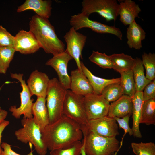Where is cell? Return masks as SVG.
Returning <instances> with one entry per match:
<instances>
[{
	"instance_id": "836d02e7",
	"label": "cell",
	"mask_w": 155,
	"mask_h": 155,
	"mask_svg": "<svg viewBox=\"0 0 155 155\" xmlns=\"http://www.w3.org/2000/svg\"><path fill=\"white\" fill-rule=\"evenodd\" d=\"M15 36L12 35L2 25H0V47H14Z\"/></svg>"
},
{
	"instance_id": "f1b7e54d",
	"label": "cell",
	"mask_w": 155,
	"mask_h": 155,
	"mask_svg": "<svg viewBox=\"0 0 155 155\" xmlns=\"http://www.w3.org/2000/svg\"><path fill=\"white\" fill-rule=\"evenodd\" d=\"M15 52L12 47H0V74H6Z\"/></svg>"
},
{
	"instance_id": "4dcf8cb0",
	"label": "cell",
	"mask_w": 155,
	"mask_h": 155,
	"mask_svg": "<svg viewBox=\"0 0 155 155\" xmlns=\"http://www.w3.org/2000/svg\"><path fill=\"white\" fill-rule=\"evenodd\" d=\"M90 61L103 69H113V65L109 55L93 51L89 57Z\"/></svg>"
},
{
	"instance_id": "8992f818",
	"label": "cell",
	"mask_w": 155,
	"mask_h": 155,
	"mask_svg": "<svg viewBox=\"0 0 155 155\" xmlns=\"http://www.w3.org/2000/svg\"><path fill=\"white\" fill-rule=\"evenodd\" d=\"M81 12L89 16L97 13L106 21H115L119 16V5L116 0H84Z\"/></svg>"
},
{
	"instance_id": "30bf717a",
	"label": "cell",
	"mask_w": 155,
	"mask_h": 155,
	"mask_svg": "<svg viewBox=\"0 0 155 155\" xmlns=\"http://www.w3.org/2000/svg\"><path fill=\"white\" fill-rule=\"evenodd\" d=\"M84 104L88 120L107 116L110 104L101 94L93 93L84 96Z\"/></svg>"
},
{
	"instance_id": "d590c367",
	"label": "cell",
	"mask_w": 155,
	"mask_h": 155,
	"mask_svg": "<svg viewBox=\"0 0 155 155\" xmlns=\"http://www.w3.org/2000/svg\"><path fill=\"white\" fill-rule=\"evenodd\" d=\"M144 90L143 97L144 101L155 98V79L148 84Z\"/></svg>"
},
{
	"instance_id": "cb8c5ba5",
	"label": "cell",
	"mask_w": 155,
	"mask_h": 155,
	"mask_svg": "<svg viewBox=\"0 0 155 155\" xmlns=\"http://www.w3.org/2000/svg\"><path fill=\"white\" fill-rule=\"evenodd\" d=\"M109 56L113 64V69L120 74L132 70L135 58L123 53H114Z\"/></svg>"
},
{
	"instance_id": "4316f807",
	"label": "cell",
	"mask_w": 155,
	"mask_h": 155,
	"mask_svg": "<svg viewBox=\"0 0 155 155\" xmlns=\"http://www.w3.org/2000/svg\"><path fill=\"white\" fill-rule=\"evenodd\" d=\"M120 74V84L124 94L132 98L137 91L132 70L123 72Z\"/></svg>"
},
{
	"instance_id": "7c38bea8",
	"label": "cell",
	"mask_w": 155,
	"mask_h": 155,
	"mask_svg": "<svg viewBox=\"0 0 155 155\" xmlns=\"http://www.w3.org/2000/svg\"><path fill=\"white\" fill-rule=\"evenodd\" d=\"M88 132L105 137H116L119 134L116 121L108 116L89 120L84 125Z\"/></svg>"
},
{
	"instance_id": "5b68a950",
	"label": "cell",
	"mask_w": 155,
	"mask_h": 155,
	"mask_svg": "<svg viewBox=\"0 0 155 155\" xmlns=\"http://www.w3.org/2000/svg\"><path fill=\"white\" fill-rule=\"evenodd\" d=\"M21 123L23 127L15 132L17 139L23 143H31L38 154L46 155L47 148L42 139L40 129L34 122L33 118L23 117Z\"/></svg>"
},
{
	"instance_id": "ba28073f",
	"label": "cell",
	"mask_w": 155,
	"mask_h": 155,
	"mask_svg": "<svg viewBox=\"0 0 155 155\" xmlns=\"http://www.w3.org/2000/svg\"><path fill=\"white\" fill-rule=\"evenodd\" d=\"M69 23L76 31L83 28H88L97 33L111 34L122 40V33L119 28L91 20L89 16L82 12L71 16Z\"/></svg>"
},
{
	"instance_id": "ac0fdd59",
	"label": "cell",
	"mask_w": 155,
	"mask_h": 155,
	"mask_svg": "<svg viewBox=\"0 0 155 155\" xmlns=\"http://www.w3.org/2000/svg\"><path fill=\"white\" fill-rule=\"evenodd\" d=\"M46 103V98L37 97L36 101L33 103L32 108L33 119L39 127L41 132L49 124V116Z\"/></svg>"
},
{
	"instance_id": "e0dca14e",
	"label": "cell",
	"mask_w": 155,
	"mask_h": 155,
	"mask_svg": "<svg viewBox=\"0 0 155 155\" xmlns=\"http://www.w3.org/2000/svg\"><path fill=\"white\" fill-rule=\"evenodd\" d=\"M133 110L132 98L124 94L111 103L107 116L112 118H122L128 115H132Z\"/></svg>"
},
{
	"instance_id": "7a4b0ae2",
	"label": "cell",
	"mask_w": 155,
	"mask_h": 155,
	"mask_svg": "<svg viewBox=\"0 0 155 155\" xmlns=\"http://www.w3.org/2000/svg\"><path fill=\"white\" fill-rule=\"evenodd\" d=\"M29 26V31L46 53L53 55L65 51V44L58 37L48 19L34 15L31 19Z\"/></svg>"
},
{
	"instance_id": "f35d334b",
	"label": "cell",
	"mask_w": 155,
	"mask_h": 155,
	"mask_svg": "<svg viewBox=\"0 0 155 155\" xmlns=\"http://www.w3.org/2000/svg\"><path fill=\"white\" fill-rule=\"evenodd\" d=\"M7 114L8 112L6 110L0 109V124L5 120Z\"/></svg>"
},
{
	"instance_id": "d6986e66",
	"label": "cell",
	"mask_w": 155,
	"mask_h": 155,
	"mask_svg": "<svg viewBox=\"0 0 155 155\" xmlns=\"http://www.w3.org/2000/svg\"><path fill=\"white\" fill-rule=\"evenodd\" d=\"M51 1L50 0H26L17 10L21 12L28 10L34 11L38 16L48 19L51 14Z\"/></svg>"
},
{
	"instance_id": "603a6c76",
	"label": "cell",
	"mask_w": 155,
	"mask_h": 155,
	"mask_svg": "<svg viewBox=\"0 0 155 155\" xmlns=\"http://www.w3.org/2000/svg\"><path fill=\"white\" fill-rule=\"evenodd\" d=\"M80 65L82 72L88 78L93 88L94 93L101 94L104 88L108 84L120 82V77L111 79H106L95 76L81 61Z\"/></svg>"
},
{
	"instance_id": "e575fe53",
	"label": "cell",
	"mask_w": 155,
	"mask_h": 155,
	"mask_svg": "<svg viewBox=\"0 0 155 155\" xmlns=\"http://www.w3.org/2000/svg\"><path fill=\"white\" fill-rule=\"evenodd\" d=\"M131 115H128L122 118L114 117L113 118L117 122L120 128H122L124 130V135L128 133L130 136L133 135L132 128L129 125V120Z\"/></svg>"
},
{
	"instance_id": "277c9868",
	"label": "cell",
	"mask_w": 155,
	"mask_h": 155,
	"mask_svg": "<svg viewBox=\"0 0 155 155\" xmlns=\"http://www.w3.org/2000/svg\"><path fill=\"white\" fill-rule=\"evenodd\" d=\"M67 90L58 79L53 78L50 80L46 97L49 124L59 119L63 115V109Z\"/></svg>"
},
{
	"instance_id": "484cf974",
	"label": "cell",
	"mask_w": 155,
	"mask_h": 155,
	"mask_svg": "<svg viewBox=\"0 0 155 155\" xmlns=\"http://www.w3.org/2000/svg\"><path fill=\"white\" fill-rule=\"evenodd\" d=\"M147 125H155V98L144 101L140 124Z\"/></svg>"
},
{
	"instance_id": "1f68e13d",
	"label": "cell",
	"mask_w": 155,
	"mask_h": 155,
	"mask_svg": "<svg viewBox=\"0 0 155 155\" xmlns=\"http://www.w3.org/2000/svg\"><path fill=\"white\" fill-rule=\"evenodd\" d=\"M131 146L136 155H155V144L154 142H132Z\"/></svg>"
},
{
	"instance_id": "3957f363",
	"label": "cell",
	"mask_w": 155,
	"mask_h": 155,
	"mask_svg": "<svg viewBox=\"0 0 155 155\" xmlns=\"http://www.w3.org/2000/svg\"><path fill=\"white\" fill-rule=\"evenodd\" d=\"M82 131L85 137V149L87 155H114L119 150L120 142L116 137L99 136L84 128Z\"/></svg>"
},
{
	"instance_id": "7402d4cb",
	"label": "cell",
	"mask_w": 155,
	"mask_h": 155,
	"mask_svg": "<svg viewBox=\"0 0 155 155\" xmlns=\"http://www.w3.org/2000/svg\"><path fill=\"white\" fill-rule=\"evenodd\" d=\"M133 103L132 112L133 135L135 137L141 138L140 129V121L144 100L143 91H137L132 98Z\"/></svg>"
},
{
	"instance_id": "ab89813d",
	"label": "cell",
	"mask_w": 155,
	"mask_h": 155,
	"mask_svg": "<svg viewBox=\"0 0 155 155\" xmlns=\"http://www.w3.org/2000/svg\"><path fill=\"white\" fill-rule=\"evenodd\" d=\"M84 138L82 142V145L81 148V155H87L85 151V137L84 135Z\"/></svg>"
},
{
	"instance_id": "44dd1931",
	"label": "cell",
	"mask_w": 155,
	"mask_h": 155,
	"mask_svg": "<svg viewBox=\"0 0 155 155\" xmlns=\"http://www.w3.org/2000/svg\"><path fill=\"white\" fill-rule=\"evenodd\" d=\"M128 26L126 31L127 44L130 48L140 50L142 41L145 38L146 32L135 20Z\"/></svg>"
},
{
	"instance_id": "2e32d148",
	"label": "cell",
	"mask_w": 155,
	"mask_h": 155,
	"mask_svg": "<svg viewBox=\"0 0 155 155\" xmlns=\"http://www.w3.org/2000/svg\"><path fill=\"white\" fill-rule=\"evenodd\" d=\"M70 78V89L73 93L83 96L94 93L88 79L78 69L71 71Z\"/></svg>"
},
{
	"instance_id": "d4e9b609",
	"label": "cell",
	"mask_w": 155,
	"mask_h": 155,
	"mask_svg": "<svg viewBox=\"0 0 155 155\" xmlns=\"http://www.w3.org/2000/svg\"><path fill=\"white\" fill-rule=\"evenodd\" d=\"M135 60V64L132 71L136 91H143L145 86L151 81L148 79L145 75L144 66L141 59L136 57Z\"/></svg>"
},
{
	"instance_id": "5bb4252c",
	"label": "cell",
	"mask_w": 155,
	"mask_h": 155,
	"mask_svg": "<svg viewBox=\"0 0 155 155\" xmlns=\"http://www.w3.org/2000/svg\"><path fill=\"white\" fill-rule=\"evenodd\" d=\"M15 36L14 48L16 51L24 54L34 53L40 48L38 42L29 31L22 30Z\"/></svg>"
},
{
	"instance_id": "4fadbf2b",
	"label": "cell",
	"mask_w": 155,
	"mask_h": 155,
	"mask_svg": "<svg viewBox=\"0 0 155 155\" xmlns=\"http://www.w3.org/2000/svg\"><path fill=\"white\" fill-rule=\"evenodd\" d=\"M73 58L65 51L53 55L46 63V65L52 67L56 71L58 80L62 86L66 90L70 89V76L67 71L69 61Z\"/></svg>"
},
{
	"instance_id": "52a82bcc",
	"label": "cell",
	"mask_w": 155,
	"mask_h": 155,
	"mask_svg": "<svg viewBox=\"0 0 155 155\" xmlns=\"http://www.w3.org/2000/svg\"><path fill=\"white\" fill-rule=\"evenodd\" d=\"M84 96L67 90L63 109V115L81 126L86 125L89 121L84 107Z\"/></svg>"
},
{
	"instance_id": "d6a6232c",
	"label": "cell",
	"mask_w": 155,
	"mask_h": 155,
	"mask_svg": "<svg viewBox=\"0 0 155 155\" xmlns=\"http://www.w3.org/2000/svg\"><path fill=\"white\" fill-rule=\"evenodd\" d=\"M82 142L80 141L75 142L66 148H59L50 151V155H80Z\"/></svg>"
},
{
	"instance_id": "6da1fadb",
	"label": "cell",
	"mask_w": 155,
	"mask_h": 155,
	"mask_svg": "<svg viewBox=\"0 0 155 155\" xmlns=\"http://www.w3.org/2000/svg\"><path fill=\"white\" fill-rule=\"evenodd\" d=\"M41 134L43 142L50 151L69 148L80 141L83 136L81 125L63 115L47 125Z\"/></svg>"
},
{
	"instance_id": "f546056e",
	"label": "cell",
	"mask_w": 155,
	"mask_h": 155,
	"mask_svg": "<svg viewBox=\"0 0 155 155\" xmlns=\"http://www.w3.org/2000/svg\"><path fill=\"white\" fill-rule=\"evenodd\" d=\"M141 60L146 70V77L150 81L155 79V53L144 52Z\"/></svg>"
},
{
	"instance_id": "83f0119b",
	"label": "cell",
	"mask_w": 155,
	"mask_h": 155,
	"mask_svg": "<svg viewBox=\"0 0 155 155\" xmlns=\"http://www.w3.org/2000/svg\"><path fill=\"white\" fill-rule=\"evenodd\" d=\"M101 94L107 101L114 102L124 95L123 90L120 82L108 84L102 90Z\"/></svg>"
},
{
	"instance_id": "8d00e7d4",
	"label": "cell",
	"mask_w": 155,
	"mask_h": 155,
	"mask_svg": "<svg viewBox=\"0 0 155 155\" xmlns=\"http://www.w3.org/2000/svg\"><path fill=\"white\" fill-rule=\"evenodd\" d=\"M1 147L3 149L2 155H21L12 150L11 146L7 143L2 142ZM26 155H33L32 151L31 150L29 154Z\"/></svg>"
},
{
	"instance_id": "8fae6325",
	"label": "cell",
	"mask_w": 155,
	"mask_h": 155,
	"mask_svg": "<svg viewBox=\"0 0 155 155\" xmlns=\"http://www.w3.org/2000/svg\"><path fill=\"white\" fill-rule=\"evenodd\" d=\"M67 44L65 51L74 59L78 69L83 73L80 65V59L82 58V52L84 47L87 36L77 31L71 27L64 36Z\"/></svg>"
},
{
	"instance_id": "ffe728a7",
	"label": "cell",
	"mask_w": 155,
	"mask_h": 155,
	"mask_svg": "<svg viewBox=\"0 0 155 155\" xmlns=\"http://www.w3.org/2000/svg\"><path fill=\"white\" fill-rule=\"evenodd\" d=\"M119 4V20L125 26L129 25L135 21L141 11L139 5L131 0H125Z\"/></svg>"
},
{
	"instance_id": "9a60e30c",
	"label": "cell",
	"mask_w": 155,
	"mask_h": 155,
	"mask_svg": "<svg viewBox=\"0 0 155 155\" xmlns=\"http://www.w3.org/2000/svg\"><path fill=\"white\" fill-rule=\"evenodd\" d=\"M45 73L37 70L33 71L27 80V86L31 96L46 98L50 81Z\"/></svg>"
},
{
	"instance_id": "9c48e42d",
	"label": "cell",
	"mask_w": 155,
	"mask_h": 155,
	"mask_svg": "<svg viewBox=\"0 0 155 155\" xmlns=\"http://www.w3.org/2000/svg\"><path fill=\"white\" fill-rule=\"evenodd\" d=\"M23 74L11 73V76L13 79L18 80L21 84L22 90L20 93L21 104L20 107L17 108L16 106H11L9 111L12 115L16 118H20L22 115L23 117L28 119L32 118V108L34 99H31L32 96L27 85L23 78Z\"/></svg>"
},
{
	"instance_id": "74e56055",
	"label": "cell",
	"mask_w": 155,
	"mask_h": 155,
	"mask_svg": "<svg viewBox=\"0 0 155 155\" xmlns=\"http://www.w3.org/2000/svg\"><path fill=\"white\" fill-rule=\"evenodd\" d=\"M9 124V122L5 120L0 124V155H2L3 150L1 147L2 133L5 128Z\"/></svg>"
}]
</instances>
